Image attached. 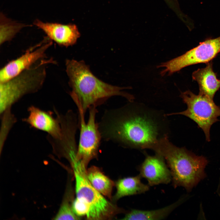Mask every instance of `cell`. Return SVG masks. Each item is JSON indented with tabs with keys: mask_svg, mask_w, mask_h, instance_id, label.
<instances>
[{
	"mask_svg": "<svg viewBox=\"0 0 220 220\" xmlns=\"http://www.w3.org/2000/svg\"><path fill=\"white\" fill-rule=\"evenodd\" d=\"M123 107L106 110L100 122L102 139L125 147L148 149L158 138L156 124L147 116Z\"/></svg>",
	"mask_w": 220,
	"mask_h": 220,
	"instance_id": "1",
	"label": "cell"
},
{
	"mask_svg": "<svg viewBox=\"0 0 220 220\" xmlns=\"http://www.w3.org/2000/svg\"><path fill=\"white\" fill-rule=\"evenodd\" d=\"M65 65L68 84L72 89L70 95L77 107L85 114L91 107H97L114 96H121L130 102L133 101V95L122 90L131 88L119 87L104 82L92 73L84 61L67 59Z\"/></svg>",
	"mask_w": 220,
	"mask_h": 220,
	"instance_id": "2",
	"label": "cell"
},
{
	"mask_svg": "<svg viewBox=\"0 0 220 220\" xmlns=\"http://www.w3.org/2000/svg\"><path fill=\"white\" fill-rule=\"evenodd\" d=\"M148 148L165 159L174 188L182 186L190 191L205 177L204 169L208 163L206 158L196 155L185 147L175 146L166 135L158 138Z\"/></svg>",
	"mask_w": 220,
	"mask_h": 220,
	"instance_id": "3",
	"label": "cell"
},
{
	"mask_svg": "<svg viewBox=\"0 0 220 220\" xmlns=\"http://www.w3.org/2000/svg\"><path fill=\"white\" fill-rule=\"evenodd\" d=\"M56 63L52 58L42 59L12 78L0 82V114L11 111L13 105L24 96L39 91L46 79L47 66Z\"/></svg>",
	"mask_w": 220,
	"mask_h": 220,
	"instance_id": "4",
	"label": "cell"
},
{
	"mask_svg": "<svg viewBox=\"0 0 220 220\" xmlns=\"http://www.w3.org/2000/svg\"><path fill=\"white\" fill-rule=\"evenodd\" d=\"M75 179L76 198L85 202L90 207L86 218L88 220L110 219L124 211L106 199L92 185L87 176L86 166L76 155L68 160Z\"/></svg>",
	"mask_w": 220,
	"mask_h": 220,
	"instance_id": "5",
	"label": "cell"
},
{
	"mask_svg": "<svg viewBox=\"0 0 220 220\" xmlns=\"http://www.w3.org/2000/svg\"><path fill=\"white\" fill-rule=\"evenodd\" d=\"M180 97L187 105V109L167 115H182L189 118L202 130L206 140L210 141L211 127L220 121L218 117L220 116V106L217 105L213 99L200 94H195L189 90L181 93Z\"/></svg>",
	"mask_w": 220,
	"mask_h": 220,
	"instance_id": "6",
	"label": "cell"
},
{
	"mask_svg": "<svg viewBox=\"0 0 220 220\" xmlns=\"http://www.w3.org/2000/svg\"><path fill=\"white\" fill-rule=\"evenodd\" d=\"M78 109L80 134L76 157L87 167L90 160L97 157L102 139L98 123L96 121L97 110L95 106L89 108L86 122L84 119L85 114L82 109Z\"/></svg>",
	"mask_w": 220,
	"mask_h": 220,
	"instance_id": "7",
	"label": "cell"
},
{
	"mask_svg": "<svg viewBox=\"0 0 220 220\" xmlns=\"http://www.w3.org/2000/svg\"><path fill=\"white\" fill-rule=\"evenodd\" d=\"M220 52V36L215 38H208L183 55L162 63L157 67L164 68L160 73L162 76L167 74L170 75L190 65L206 64L211 61Z\"/></svg>",
	"mask_w": 220,
	"mask_h": 220,
	"instance_id": "8",
	"label": "cell"
},
{
	"mask_svg": "<svg viewBox=\"0 0 220 220\" xmlns=\"http://www.w3.org/2000/svg\"><path fill=\"white\" fill-rule=\"evenodd\" d=\"M52 44V41L47 37L41 42L27 49L19 57L10 61L0 70V82L9 80L45 58L46 51Z\"/></svg>",
	"mask_w": 220,
	"mask_h": 220,
	"instance_id": "9",
	"label": "cell"
},
{
	"mask_svg": "<svg viewBox=\"0 0 220 220\" xmlns=\"http://www.w3.org/2000/svg\"><path fill=\"white\" fill-rule=\"evenodd\" d=\"M165 161L164 158L158 154L156 153L153 156L147 155L138 167L139 174L146 179L150 186L167 184L171 182L170 171Z\"/></svg>",
	"mask_w": 220,
	"mask_h": 220,
	"instance_id": "10",
	"label": "cell"
},
{
	"mask_svg": "<svg viewBox=\"0 0 220 220\" xmlns=\"http://www.w3.org/2000/svg\"><path fill=\"white\" fill-rule=\"evenodd\" d=\"M28 116L22 119L23 122L32 128L47 133L48 135L53 138L60 137V123L57 118L54 117L53 112L43 110L33 105L28 107Z\"/></svg>",
	"mask_w": 220,
	"mask_h": 220,
	"instance_id": "11",
	"label": "cell"
},
{
	"mask_svg": "<svg viewBox=\"0 0 220 220\" xmlns=\"http://www.w3.org/2000/svg\"><path fill=\"white\" fill-rule=\"evenodd\" d=\"M34 24L42 30L49 39L61 46L67 47L74 45L80 36L75 24L44 23L38 20H36Z\"/></svg>",
	"mask_w": 220,
	"mask_h": 220,
	"instance_id": "12",
	"label": "cell"
},
{
	"mask_svg": "<svg viewBox=\"0 0 220 220\" xmlns=\"http://www.w3.org/2000/svg\"><path fill=\"white\" fill-rule=\"evenodd\" d=\"M192 77L198 84L199 94L213 99L220 88V80L217 79L216 73L213 71L212 61L206 63L205 67L194 72Z\"/></svg>",
	"mask_w": 220,
	"mask_h": 220,
	"instance_id": "13",
	"label": "cell"
},
{
	"mask_svg": "<svg viewBox=\"0 0 220 220\" xmlns=\"http://www.w3.org/2000/svg\"><path fill=\"white\" fill-rule=\"evenodd\" d=\"M139 174L118 180L115 183L116 193L113 198L116 201L124 196L144 193L149 190L150 186L142 183Z\"/></svg>",
	"mask_w": 220,
	"mask_h": 220,
	"instance_id": "14",
	"label": "cell"
},
{
	"mask_svg": "<svg viewBox=\"0 0 220 220\" xmlns=\"http://www.w3.org/2000/svg\"><path fill=\"white\" fill-rule=\"evenodd\" d=\"M183 198L160 209L151 210L132 209L126 214L122 220H162L166 218L183 201Z\"/></svg>",
	"mask_w": 220,
	"mask_h": 220,
	"instance_id": "15",
	"label": "cell"
},
{
	"mask_svg": "<svg viewBox=\"0 0 220 220\" xmlns=\"http://www.w3.org/2000/svg\"><path fill=\"white\" fill-rule=\"evenodd\" d=\"M86 174L93 187L104 196L112 199V190L115 185L113 182L96 166H92L87 169Z\"/></svg>",
	"mask_w": 220,
	"mask_h": 220,
	"instance_id": "16",
	"label": "cell"
},
{
	"mask_svg": "<svg viewBox=\"0 0 220 220\" xmlns=\"http://www.w3.org/2000/svg\"><path fill=\"white\" fill-rule=\"evenodd\" d=\"M60 207L54 220H79L80 217L74 212L72 208L74 192L69 179Z\"/></svg>",
	"mask_w": 220,
	"mask_h": 220,
	"instance_id": "17",
	"label": "cell"
},
{
	"mask_svg": "<svg viewBox=\"0 0 220 220\" xmlns=\"http://www.w3.org/2000/svg\"><path fill=\"white\" fill-rule=\"evenodd\" d=\"M2 15V26L1 27L0 45L11 40L22 27V25L11 21Z\"/></svg>",
	"mask_w": 220,
	"mask_h": 220,
	"instance_id": "18",
	"label": "cell"
},
{
	"mask_svg": "<svg viewBox=\"0 0 220 220\" xmlns=\"http://www.w3.org/2000/svg\"><path fill=\"white\" fill-rule=\"evenodd\" d=\"M1 127L0 134V148H3L10 130L17 119L12 111L0 114Z\"/></svg>",
	"mask_w": 220,
	"mask_h": 220,
	"instance_id": "19",
	"label": "cell"
},
{
	"mask_svg": "<svg viewBox=\"0 0 220 220\" xmlns=\"http://www.w3.org/2000/svg\"><path fill=\"white\" fill-rule=\"evenodd\" d=\"M72 208L75 213L79 217H86L90 210V207L87 204L76 197L73 201Z\"/></svg>",
	"mask_w": 220,
	"mask_h": 220,
	"instance_id": "20",
	"label": "cell"
},
{
	"mask_svg": "<svg viewBox=\"0 0 220 220\" xmlns=\"http://www.w3.org/2000/svg\"><path fill=\"white\" fill-rule=\"evenodd\" d=\"M219 188H218V189H219V190H219V193L220 195V182L219 185Z\"/></svg>",
	"mask_w": 220,
	"mask_h": 220,
	"instance_id": "21",
	"label": "cell"
}]
</instances>
